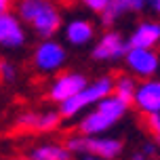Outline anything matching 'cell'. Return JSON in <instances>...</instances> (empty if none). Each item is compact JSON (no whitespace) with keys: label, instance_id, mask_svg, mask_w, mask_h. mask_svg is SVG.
<instances>
[{"label":"cell","instance_id":"13","mask_svg":"<svg viewBox=\"0 0 160 160\" xmlns=\"http://www.w3.org/2000/svg\"><path fill=\"white\" fill-rule=\"evenodd\" d=\"M93 36H95V30L87 19H72L65 25V40L72 47H84L93 40Z\"/></svg>","mask_w":160,"mask_h":160},{"label":"cell","instance_id":"2","mask_svg":"<svg viewBox=\"0 0 160 160\" xmlns=\"http://www.w3.org/2000/svg\"><path fill=\"white\" fill-rule=\"evenodd\" d=\"M19 19L30 23L40 38H51L61 25V15L51 0H19Z\"/></svg>","mask_w":160,"mask_h":160},{"label":"cell","instance_id":"24","mask_svg":"<svg viewBox=\"0 0 160 160\" xmlns=\"http://www.w3.org/2000/svg\"><path fill=\"white\" fill-rule=\"evenodd\" d=\"M80 160H103V158H99V156H93V154H84Z\"/></svg>","mask_w":160,"mask_h":160},{"label":"cell","instance_id":"17","mask_svg":"<svg viewBox=\"0 0 160 160\" xmlns=\"http://www.w3.org/2000/svg\"><path fill=\"white\" fill-rule=\"evenodd\" d=\"M145 118H148V128L152 131V135L158 139V143H160V114H150Z\"/></svg>","mask_w":160,"mask_h":160},{"label":"cell","instance_id":"9","mask_svg":"<svg viewBox=\"0 0 160 160\" xmlns=\"http://www.w3.org/2000/svg\"><path fill=\"white\" fill-rule=\"evenodd\" d=\"M25 44V30L21 19H17L11 13L0 17V47L2 48H19Z\"/></svg>","mask_w":160,"mask_h":160},{"label":"cell","instance_id":"10","mask_svg":"<svg viewBox=\"0 0 160 160\" xmlns=\"http://www.w3.org/2000/svg\"><path fill=\"white\" fill-rule=\"evenodd\" d=\"M135 105L139 108V112H143L145 116L160 114V80L150 78L137 87Z\"/></svg>","mask_w":160,"mask_h":160},{"label":"cell","instance_id":"22","mask_svg":"<svg viewBox=\"0 0 160 160\" xmlns=\"http://www.w3.org/2000/svg\"><path fill=\"white\" fill-rule=\"evenodd\" d=\"M8 7H11V0H0V17L8 13Z\"/></svg>","mask_w":160,"mask_h":160},{"label":"cell","instance_id":"4","mask_svg":"<svg viewBox=\"0 0 160 160\" xmlns=\"http://www.w3.org/2000/svg\"><path fill=\"white\" fill-rule=\"evenodd\" d=\"M124 59H127L128 70L135 74V76L145 78V80H150L160 68V55L154 51V48L128 47Z\"/></svg>","mask_w":160,"mask_h":160},{"label":"cell","instance_id":"15","mask_svg":"<svg viewBox=\"0 0 160 160\" xmlns=\"http://www.w3.org/2000/svg\"><path fill=\"white\" fill-rule=\"evenodd\" d=\"M127 13H135L133 0H110V4L101 13V21H103V25H112L118 17L127 15Z\"/></svg>","mask_w":160,"mask_h":160},{"label":"cell","instance_id":"16","mask_svg":"<svg viewBox=\"0 0 160 160\" xmlns=\"http://www.w3.org/2000/svg\"><path fill=\"white\" fill-rule=\"evenodd\" d=\"M137 87L135 80L128 78V76H120L116 82H114V95H118L122 101H127L128 105L135 103V93H137Z\"/></svg>","mask_w":160,"mask_h":160},{"label":"cell","instance_id":"25","mask_svg":"<svg viewBox=\"0 0 160 160\" xmlns=\"http://www.w3.org/2000/svg\"><path fill=\"white\" fill-rule=\"evenodd\" d=\"M17 160H34V158H32V156H30V158H17Z\"/></svg>","mask_w":160,"mask_h":160},{"label":"cell","instance_id":"5","mask_svg":"<svg viewBox=\"0 0 160 160\" xmlns=\"http://www.w3.org/2000/svg\"><path fill=\"white\" fill-rule=\"evenodd\" d=\"M65 59H68L65 48L51 38L40 42L34 51V65L40 72H57L59 68H63Z\"/></svg>","mask_w":160,"mask_h":160},{"label":"cell","instance_id":"14","mask_svg":"<svg viewBox=\"0 0 160 160\" xmlns=\"http://www.w3.org/2000/svg\"><path fill=\"white\" fill-rule=\"evenodd\" d=\"M34 160H72V152L65 145H57V143H44L38 145L30 152Z\"/></svg>","mask_w":160,"mask_h":160},{"label":"cell","instance_id":"20","mask_svg":"<svg viewBox=\"0 0 160 160\" xmlns=\"http://www.w3.org/2000/svg\"><path fill=\"white\" fill-rule=\"evenodd\" d=\"M133 4H135V13H139V11L150 7V0H133Z\"/></svg>","mask_w":160,"mask_h":160},{"label":"cell","instance_id":"11","mask_svg":"<svg viewBox=\"0 0 160 160\" xmlns=\"http://www.w3.org/2000/svg\"><path fill=\"white\" fill-rule=\"evenodd\" d=\"M63 118L59 112H25L17 118V127L28 131H51Z\"/></svg>","mask_w":160,"mask_h":160},{"label":"cell","instance_id":"21","mask_svg":"<svg viewBox=\"0 0 160 160\" xmlns=\"http://www.w3.org/2000/svg\"><path fill=\"white\" fill-rule=\"evenodd\" d=\"M131 160H150V156H148V154H145L143 150H139V152H133Z\"/></svg>","mask_w":160,"mask_h":160},{"label":"cell","instance_id":"3","mask_svg":"<svg viewBox=\"0 0 160 160\" xmlns=\"http://www.w3.org/2000/svg\"><path fill=\"white\" fill-rule=\"evenodd\" d=\"M114 82H116V80L108 78V76L97 78L95 82H88L87 88H82L76 97L68 99L63 103H59V114H61L63 118H74V116H78L84 108L97 105L101 99H105V97H110L114 93Z\"/></svg>","mask_w":160,"mask_h":160},{"label":"cell","instance_id":"7","mask_svg":"<svg viewBox=\"0 0 160 160\" xmlns=\"http://www.w3.org/2000/svg\"><path fill=\"white\" fill-rule=\"evenodd\" d=\"M127 51H128V42H124L118 32H108L101 36V40H97L91 55L97 61H114V59L124 57Z\"/></svg>","mask_w":160,"mask_h":160},{"label":"cell","instance_id":"19","mask_svg":"<svg viewBox=\"0 0 160 160\" xmlns=\"http://www.w3.org/2000/svg\"><path fill=\"white\" fill-rule=\"evenodd\" d=\"M82 2H84L91 11H95V13H103L105 7L110 4V0H82Z\"/></svg>","mask_w":160,"mask_h":160},{"label":"cell","instance_id":"1","mask_svg":"<svg viewBox=\"0 0 160 160\" xmlns=\"http://www.w3.org/2000/svg\"><path fill=\"white\" fill-rule=\"evenodd\" d=\"M128 110V103L127 101H122L118 95H110L101 99L99 103L95 105V110L93 112H88L84 118L78 122V131L82 135H101L105 131H110V128L118 122Z\"/></svg>","mask_w":160,"mask_h":160},{"label":"cell","instance_id":"8","mask_svg":"<svg viewBox=\"0 0 160 160\" xmlns=\"http://www.w3.org/2000/svg\"><path fill=\"white\" fill-rule=\"evenodd\" d=\"M122 152V141L101 135H82V154H93L103 160H112Z\"/></svg>","mask_w":160,"mask_h":160},{"label":"cell","instance_id":"12","mask_svg":"<svg viewBox=\"0 0 160 160\" xmlns=\"http://www.w3.org/2000/svg\"><path fill=\"white\" fill-rule=\"evenodd\" d=\"M160 44V23L156 21H143L137 25V30L128 38V47L139 48H154Z\"/></svg>","mask_w":160,"mask_h":160},{"label":"cell","instance_id":"23","mask_svg":"<svg viewBox=\"0 0 160 160\" xmlns=\"http://www.w3.org/2000/svg\"><path fill=\"white\" fill-rule=\"evenodd\" d=\"M150 7H152L154 13H158V15H160V0H150Z\"/></svg>","mask_w":160,"mask_h":160},{"label":"cell","instance_id":"6","mask_svg":"<svg viewBox=\"0 0 160 160\" xmlns=\"http://www.w3.org/2000/svg\"><path fill=\"white\" fill-rule=\"evenodd\" d=\"M87 78L78 72H68V74H61L59 78H55V82L51 84L48 88V97L51 101H57V103H63L68 99L76 97L82 91L87 88Z\"/></svg>","mask_w":160,"mask_h":160},{"label":"cell","instance_id":"18","mask_svg":"<svg viewBox=\"0 0 160 160\" xmlns=\"http://www.w3.org/2000/svg\"><path fill=\"white\" fill-rule=\"evenodd\" d=\"M0 78L4 80V82L15 80V68L8 63V61H0Z\"/></svg>","mask_w":160,"mask_h":160}]
</instances>
